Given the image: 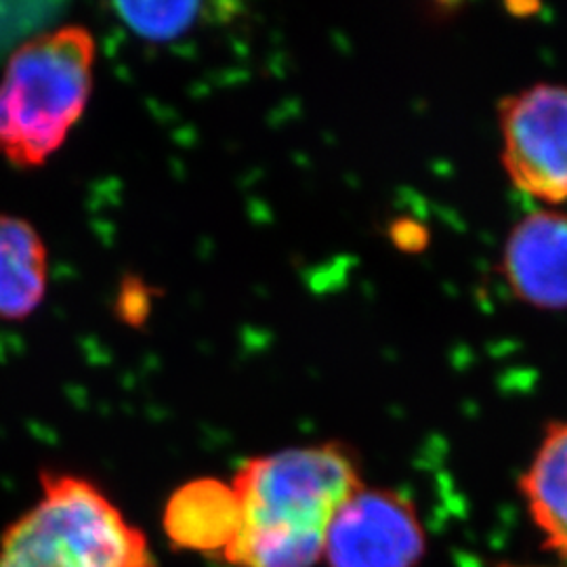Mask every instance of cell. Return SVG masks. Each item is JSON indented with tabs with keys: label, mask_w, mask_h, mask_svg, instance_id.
Listing matches in <instances>:
<instances>
[{
	"label": "cell",
	"mask_w": 567,
	"mask_h": 567,
	"mask_svg": "<svg viewBox=\"0 0 567 567\" xmlns=\"http://www.w3.org/2000/svg\"><path fill=\"white\" fill-rule=\"evenodd\" d=\"M391 236H393L395 244H398L402 250H408V252L421 250L426 244L425 227L421 224H416V221H412V219L398 221V224L393 225Z\"/></svg>",
	"instance_id": "12"
},
{
	"label": "cell",
	"mask_w": 567,
	"mask_h": 567,
	"mask_svg": "<svg viewBox=\"0 0 567 567\" xmlns=\"http://www.w3.org/2000/svg\"><path fill=\"white\" fill-rule=\"evenodd\" d=\"M122 320L140 324L147 318L152 303L147 297V288L142 284L135 286H124L121 290Z\"/></svg>",
	"instance_id": "11"
},
{
	"label": "cell",
	"mask_w": 567,
	"mask_h": 567,
	"mask_svg": "<svg viewBox=\"0 0 567 567\" xmlns=\"http://www.w3.org/2000/svg\"><path fill=\"white\" fill-rule=\"evenodd\" d=\"M243 524L240 501L231 484L198 477L177 487L164 508L168 543L179 550L219 555L236 540Z\"/></svg>",
	"instance_id": "7"
},
{
	"label": "cell",
	"mask_w": 567,
	"mask_h": 567,
	"mask_svg": "<svg viewBox=\"0 0 567 567\" xmlns=\"http://www.w3.org/2000/svg\"><path fill=\"white\" fill-rule=\"evenodd\" d=\"M426 532L410 498L362 486L332 517L322 559L328 567H419Z\"/></svg>",
	"instance_id": "5"
},
{
	"label": "cell",
	"mask_w": 567,
	"mask_h": 567,
	"mask_svg": "<svg viewBox=\"0 0 567 567\" xmlns=\"http://www.w3.org/2000/svg\"><path fill=\"white\" fill-rule=\"evenodd\" d=\"M532 526L543 538V548L567 564V421H553L536 447L522 480Z\"/></svg>",
	"instance_id": "8"
},
{
	"label": "cell",
	"mask_w": 567,
	"mask_h": 567,
	"mask_svg": "<svg viewBox=\"0 0 567 567\" xmlns=\"http://www.w3.org/2000/svg\"><path fill=\"white\" fill-rule=\"evenodd\" d=\"M42 496L0 538V567H158L150 540L81 475L42 471Z\"/></svg>",
	"instance_id": "3"
},
{
	"label": "cell",
	"mask_w": 567,
	"mask_h": 567,
	"mask_svg": "<svg viewBox=\"0 0 567 567\" xmlns=\"http://www.w3.org/2000/svg\"><path fill=\"white\" fill-rule=\"evenodd\" d=\"M97 42L82 25H61L20 44L0 79V158L39 168L81 122L95 82Z\"/></svg>",
	"instance_id": "2"
},
{
	"label": "cell",
	"mask_w": 567,
	"mask_h": 567,
	"mask_svg": "<svg viewBox=\"0 0 567 567\" xmlns=\"http://www.w3.org/2000/svg\"><path fill=\"white\" fill-rule=\"evenodd\" d=\"M121 20L142 39L173 41L192 28L200 4L161 2V4H118Z\"/></svg>",
	"instance_id": "10"
},
{
	"label": "cell",
	"mask_w": 567,
	"mask_h": 567,
	"mask_svg": "<svg viewBox=\"0 0 567 567\" xmlns=\"http://www.w3.org/2000/svg\"><path fill=\"white\" fill-rule=\"evenodd\" d=\"M243 511L231 567H313L337 511L364 486L358 458L339 442L288 447L244 461L229 482Z\"/></svg>",
	"instance_id": "1"
},
{
	"label": "cell",
	"mask_w": 567,
	"mask_h": 567,
	"mask_svg": "<svg viewBox=\"0 0 567 567\" xmlns=\"http://www.w3.org/2000/svg\"><path fill=\"white\" fill-rule=\"evenodd\" d=\"M501 271L522 303L567 309V213L538 208L511 227Z\"/></svg>",
	"instance_id": "6"
},
{
	"label": "cell",
	"mask_w": 567,
	"mask_h": 567,
	"mask_svg": "<svg viewBox=\"0 0 567 567\" xmlns=\"http://www.w3.org/2000/svg\"><path fill=\"white\" fill-rule=\"evenodd\" d=\"M49 288V252L37 227L0 213V320L30 318Z\"/></svg>",
	"instance_id": "9"
},
{
	"label": "cell",
	"mask_w": 567,
	"mask_h": 567,
	"mask_svg": "<svg viewBox=\"0 0 567 567\" xmlns=\"http://www.w3.org/2000/svg\"><path fill=\"white\" fill-rule=\"evenodd\" d=\"M501 161L511 183L555 208L567 203V84L536 82L498 105Z\"/></svg>",
	"instance_id": "4"
}]
</instances>
